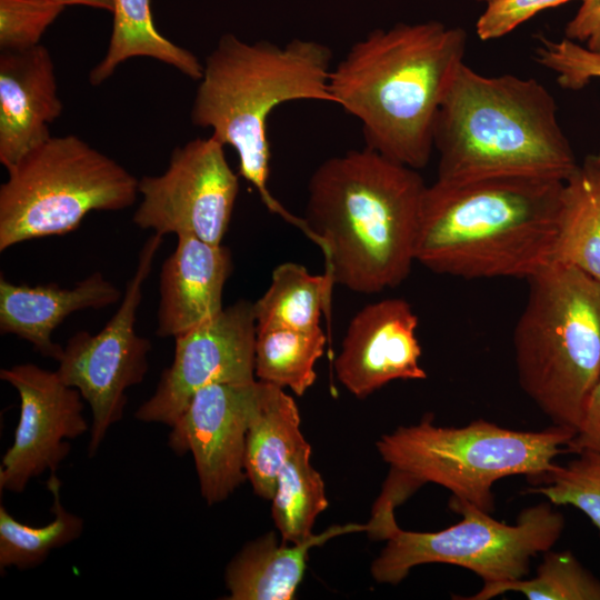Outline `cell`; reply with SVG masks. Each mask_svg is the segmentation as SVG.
<instances>
[{
	"mask_svg": "<svg viewBox=\"0 0 600 600\" xmlns=\"http://www.w3.org/2000/svg\"><path fill=\"white\" fill-rule=\"evenodd\" d=\"M162 263L157 336L176 338L209 321L224 307L222 293L232 272L229 248L193 236H178Z\"/></svg>",
	"mask_w": 600,
	"mask_h": 600,
	"instance_id": "17",
	"label": "cell"
},
{
	"mask_svg": "<svg viewBox=\"0 0 600 600\" xmlns=\"http://www.w3.org/2000/svg\"><path fill=\"white\" fill-rule=\"evenodd\" d=\"M0 378L20 398L13 442L0 466V489L22 492L32 478L47 470L56 472L69 454L68 440L87 432L89 426L80 392L66 384L57 371L20 363L1 369Z\"/></svg>",
	"mask_w": 600,
	"mask_h": 600,
	"instance_id": "13",
	"label": "cell"
},
{
	"mask_svg": "<svg viewBox=\"0 0 600 600\" xmlns=\"http://www.w3.org/2000/svg\"><path fill=\"white\" fill-rule=\"evenodd\" d=\"M480 1H486V2H489L490 0H480Z\"/></svg>",
	"mask_w": 600,
	"mask_h": 600,
	"instance_id": "35",
	"label": "cell"
},
{
	"mask_svg": "<svg viewBox=\"0 0 600 600\" xmlns=\"http://www.w3.org/2000/svg\"><path fill=\"white\" fill-rule=\"evenodd\" d=\"M576 431L552 426L541 431H517L483 419L456 427L433 423L431 414L401 426L377 442L381 458L420 486L432 482L483 511L494 510L492 486L517 474L534 480L550 473Z\"/></svg>",
	"mask_w": 600,
	"mask_h": 600,
	"instance_id": "7",
	"label": "cell"
},
{
	"mask_svg": "<svg viewBox=\"0 0 600 600\" xmlns=\"http://www.w3.org/2000/svg\"><path fill=\"white\" fill-rule=\"evenodd\" d=\"M162 239L163 236L153 233L144 242L120 307L107 324L94 334H72L57 360L58 376L90 406V457L96 454L108 429L122 419L127 389L141 383L149 370L151 342L136 331V320L143 283Z\"/></svg>",
	"mask_w": 600,
	"mask_h": 600,
	"instance_id": "10",
	"label": "cell"
},
{
	"mask_svg": "<svg viewBox=\"0 0 600 600\" xmlns=\"http://www.w3.org/2000/svg\"><path fill=\"white\" fill-rule=\"evenodd\" d=\"M466 44L463 29L434 20L374 29L332 67L329 92L333 103L360 121L367 148L422 169Z\"/></svg>",
	"mask_w": 600,
	"mask_h": 600,
	"instance_id": "3",
	"label": "cell"
},
{
	"mask_svg": "<svg viewBox=\"0 0 600 600\" xmlns=\"http://www.w3.org/2000/svg\"><path fill=\"white\" fill-rule=\"evenodd\" d=\"M326 343L327 336L321 327L257 331V380L287 387L297 396H303L316 381L314 366L322 357Z\"/></svg>",
	"mask_w": 600,
	"mask_h": 600,
	"instance_id": "24",
	"label": "cell"
},
{
	"mask_svg": "<svg viewBox=\"0 0 600 600\" xmlns=\"http://www.w3.org/2000/svg\"><path fill=\"white\" fill-rule=\"evenodd\" d=\"M307 443L293 398L283 388L260 381L259 396L249 420L244 456L247 479L254 493L271 500L280 469Z\"/></svg>",
	"mask_w": 600,
	"mask_h": 600,
	"instance_id": "20",
	"label": "cell"
},
{
	"mask_svg": "<svg viewBox=\"0 0 600 600\" xmlns=\"http://www.w3.org/2000/svg\"><path fill=\"white\" fill-rule=\"evenodd\" d=\"M564 181L500 176L426 187L414 257L466 279H529L557 262Z\"/></svg>",
	"mask_w": 600,
	"mask_h": 600,
	"instance_id": "1",
	"label": "cell"
},
{
	"mask_svg": "<svg viewBox=\"0 0 600 600\" xmlns=\"http://www.w3.org/2000/svg\"><path fill=\"white\" fill-rule=\"evenodd\" d=\"M438 180L530 176L566 181L578 161L551 92L533 78L484 76L462 62L439 108Z\"/></svg>",
	"mask_w": 600,
	"mask_h": 600,
	"instance_id": "5",
	"label": "cell"
},
{
	"mask_svg": "<svg viewBox=\"0 0 600 600\" xmlns=\"http://www.w3.org/2000/svg\"><path fill=\"white\" fill-rule=\"evenodd\" d=\"M569 1L572 0H490L476 23V32L483 41L498 39L538 12Z\"/></svg>",
	"mask_w": 600,
	"mask_h": 600,
	"instance_id": "31",
	"label": "cell"
},
{
	"mask_svg": "<svg viewBox=\"0 0 600 600\" xmlns=\"http://www.w3.org/2000/svg\"><path fill=\"white\" fill-rule=\"evenodd\" d=\"M64 6L57 0H0L1 51H20L40 44L48 27Z\"/></svg>",
	"mask_w": 600,
	"mask_h": 600,
	"instance_id": "29",
	"label": "cell"
},
{
	"mask_svg": "<svg viewBox=\"0 0 600 600\" xmlns=\"http://www.w3.org/2000/svg\"><path fill=\"white\" fill-rule=\"evenodd\" d=\"M581 2L577 13L566 26V38L600 51V0Z\"/></svg>",
	"mask_w": 600,
	"mask_h": 600,
	"instance_id": "33",
	"label": "cell"
},
{
	"mask_svg": "<svg viewBox=\"0 0 600 600\" xmlns=\"http://www.w3.org/2000/svg\"><path fill=\"white\" fill-rule=\"evenodd\" d=\"M60 480L51 472L47 482L53 496V519L42 527L28 526L0 507V568L16 567L19 570L41 564L49 553L78 539L83 530V520L63 508L60 498Z\"/></svg>",
	"mask_w": 600,
	"mask_h": 600,
	"instance_id": "26",
	"label": "cell"
},
{
	"mask_svg": "<svg viewBox=\"0 0 600 600\" xmlns=\"http://www.w3.org/2000/svg\"><path fill=\"white\" fill-rule=\"evenodd\" d=\"M0 187V251L66 234L91 211L131 207L133 174L76 134L50 137L7 169Z\"/></svg>",
	"mask_w": 600,
	"mask_h": 600,
	"instance_id": "8",
	"label": "cell"
},
{
	"mask_svg": "<svg viewBox=\"0 0 600 600\" xmlns=\"http://www.w3.org/2000/svg\"><path fill=\"white\" fill-rule=\"evenodd\" d=\"M141 201L132 221L160 236H193L221 244L239 193V173L212 134L176 147L168 168L139 179Z\"/></svg>",
	"mask_w": 600,
	"mask_h": 600,
	"instance_id": "11",
	"label": "cell"
},
{
	"mask_svg": "<svg viewBox=\"0 0 600 600\" xmlns=\"http://www.w3.org/2000/svg\"><path fill=\"white\" fill-rule=\"evenodd\" d=\"M509 591L529 600H600V580L570 551H548L534 578L487 582L476 594L458 599L489 600Z\"/></svg>",
	"mask_w": 600,
	"mask_h": 600,
	"instance_id": "27",
	"label": "cell"
},
{
	"mask_svg": "<svg viewBox=\"0 0 600 600\" xmlns=\"http://www.w3.org/2000/svg\"><path fill=\"white\" fill-rule=\"evenodd\" d=\"M528 282L513 331L519 383L554 426L576 431L600 377V281L554 262Z\"/></svg>",
	"mask_w": 600,
	"mask_h": 600,
	"instance_id": "6",
	"label": "cell"
},
{
	"mask_svg": "<svg viewBox=\"0 0 600 600\" xmlns=\"http://www.w3.org/2000/svg\"><path fill=\"white\" fill-rule=\"evenodd\" d=\"M537 488L551 504L572 506L582 511L600 531V456L581 452L566 466L557 467L539 479Z\"/></svg>",
	"mask_w": 600,
	"mask_h": 600,
	"instance_id": "28",
	"label": "cell"
},
{
	"mask_svg": "<svg viewBox=\"0 0 600 600\" xmlns=\"http://www.w3.org/2000/svg\"><path fill=\"white\" fill-rule=\"evenodd\" d=\"M367 530V524L331 526L299 543H279L269 532L247 543L226 569L230 600H291L303 578L310 549Z\"/></svg>",
	"mask_w": 600,
	"mask_h": 600,
	"instance_id": "19",
	"label": "cell"
},
{
	"mask_svg": "<svg viewBox=\"0 0 600 600\" xmlns=\"http://www.w3.org/2000/svg\"><path fill=\"white\" fill-rule=\"evenodd\" d=\"M259 391V380L209 384L170 427L168 446L179 456L191 452L208 504L226 500L247 479L246 440Z\"/></svg>",
	"mask_w": 600,
	"mask_h": 600,
	"instance_id": "14",
	"label": "cell"
},
{
	"mask_svg": "<svg viewBox=\"0 0 600 600\" xmlns=\"http://www.w3.org/2000/svg\"><path fill=\"white\" fill-rule=\"evenodd\" d=\"M61 4L66 6H88L91 8L103 9L107 11H113L114 0H57Z\"/></svg>",
	"mask_w": 600,
	"mask_h": 600,
	"instance_id": "34",
	"label": "cell"
},
{
	"mask_svg": "<svg viewBox=\"0 0 600 600\" xmlns=\"http://www.w3.org/2000/svg\"><path fill=\"white\" fill-rule=\"evenodd\" d=\"M450 508L462 516L461 521L440 531L416 532L397 526L393 507L374 504L366 532L387 543L371 564L372 578L398 584L417 566L448 563L473 571L484 583L522 579L531 557L549 551L564 527L551 502L526 508L516 524L500 522L456 497Z\"/></svg>",
	"mask_w": 600,
	"mask_h": 600,
	"instance_id": "9",
	"label": "cell"
},
{
	"mask_svg": "<svg viewBox=\"0 0 600 600\" xmlns=\"http://www.w3.org/2000/svg\"><path fill=\"white\" fill-rule=\"evenodd\" d=\"M113 26L104 58L92 68L89 81L99 86L117 67L133 57H149L167 63L184 76L200 80L203 63L189 50L163 37L156 28L150 0H114Z\"/></svg>",
	"mask_w": 600,
	"mask_h": 600,
	"instance_id": "21",
	"label": "cell"
},
{
	"mask_svg": "<svg viewBox=\"0 0 600 600\" xmlns=\"http://www.w3.org/2000/svg\"><path fill=\"white\" fill-rule=\"evenodd\" d=\"M121 298L119 289L101 272H92L72 288L56 283L29 286L0 278V331L31 343L43 357L58 360L63 347L53 330L70 314L102 309Z\"/></svg>",
	"mask_w": 600,
	"mask_h": 600,
	"instance_id": "18",
	"label": "cell"
},
{
	"mask_svg": "<svg viewBox=\"0 0 600 600\" xmlns=\"http://www.w3.org/2000/svg\"><path fill=\"white\" fill-rule=\"evenodd\" d=\"M573 453L592 452L600 456V377L593 387L579 427L567 444Z\"/></svg>",
	"mask_w": 600,
	"mask_h": 600,
	"instance_id": "32",
	"label": "cell"
},
{
	"mask_svg": "<svg viewBox=\"0 0 600 600\" xmlns=\"http://www.w3.org/2000/svg\"><path fill=\"white\" fill-rule=\"evenodd\" d=\"M54 64L42 44L0 54V162L8 169L50 138L62 113Z\"/></svg>",
	"mask_w": 600,
	"mask_h": 600,
	"instance_id": "16",
	"label": "cell"
},
{
	"mask_svg": "<svg viewBox=\"0 0 600 600\" xmlns=\"http://www.w3.org/2000/svg\"><path fill=\"white\" fill-rule=\"evenodd\" d=\"M256 338L253 302L248 300L223 308L209 321L176 337L171 364L134 417L171 427L201 388L257 380Z\"/></svg>",
	"mask_w": 600,
	"mask_h": 600,
	"instance_id": "12",
	"label": "cell"
},
{
	"mask_svg": "<svg viewBox=\"0 0 600 600\" xmlns=\"http://www.w3.org/2000/svg\"><path fill=\"white\" fill-rule=\"evenodd\" d=\"M557 262L600 281V154L587 156L564 181Z\"/></svg>",
	"mask_w": 600,
	"mask_h": 600,
	"instance_id": "22",
	"label": "cell"
},
{
	"mask_svg": "<svg viewBox=\"0 0 600 600\" xmlns=\"http://www.w3.org/2000/svg\"><path fill=\"white\" fill-rule=\"evenodd\" d=\"M334 284L324 272L312 274L300 263H280L267 291L253 302L257 331L320 327L321 313L329 312Z\"/></svg>",
	"mask_w": 600,
	"mask_h": 600,
	"instance_id": "23",
	"label": "cell"
},
{
	"mask_svg": "<svg viewBox=\"0 0 600 600\" xmlns=\"http://www.w3.org/2000/svg\"><path fill=\"white\" fill-rule=\"evenodd\" d=\"M331 49L318 41L292 39L283 46L246 42L224 33L207 56L191 107V122L238 154V173L273 213L309 234L303 218L288 211L270 192L271 150L268 119L290 101L333 103L329 92Z\"/></svg>",
	"mask_w": 600,
	"mask_h": 600,
	"instance_id": "4",
	"label": "cell"
},
{
	"mask_svg": "<svg viewBox=\"0 0 600 600\" xmlns=\"http://www.w3.org/2000/svg\"><path fill=\"white\" fill-rule=\"evenodd\" d=\"M427 184L418 170L364 147L320 163L303 220L336 284L372 294L407 279Z\"/></svg>",
	"mask_w": 600,
	"mask_h": 600,
	"instance_id": "2",
	"label": "cell"
},
{
	"mask_svg": "<svg viewBox=\"0 0 600 600\" xmlns=\"http://www.w3.org/2000/svg\"><path fill=\"white\" fill-rule=\"evenodd\" d=\"M417 328L418 317L404 299L363 307L350 320L334 360L339 381L362 399L394 380L426 379Z\"/></svg>",
	"mask_w": 600,
	"mask_h": 600,
	"instance_id": "15",
	"label": "cell"
},
{
	"mask_svg": "<svg viewBox=\"0 0 600 600\" xmlns=\"http://www.w3.org/2000/svg\"><path fill=\"white\" fill-rule=\"evenodd\" d=\"M271 501L282 542L299 543L313 534L314 521L327 509L328 499L323 479L311 464L309 443L280 469Z\"/></svg>",
	"mask_w": 600,
	"mask_h": 600,
	"instance_id": "25",
	"label": "cell"
},
{
	"mask_svg": "<svg viewBox=\"0 0 600 600\" xmlns=\"http://www.w3.org/2000/svg\"><path fill=\"white\" fill-rule=\"evenodd\" d=\"M534 59L556 74L560 87L578 90L600 79V51L564 38L559 41L540 38Z\"/></svg>",
	"mask_w": 600,
	"mask_h": 600,
	"instance_id": "30",
	"label": "cell"
}]
</instances>
